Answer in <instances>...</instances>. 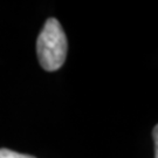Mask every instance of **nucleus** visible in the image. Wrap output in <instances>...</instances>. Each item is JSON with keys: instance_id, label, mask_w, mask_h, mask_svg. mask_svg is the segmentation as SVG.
Wrapping results in <instances>:
<instances>
[{"instance_id": "obj_1", "label": "nucleus", "mask_w": 158, "mask_h": 158, "mask_svg": "<svg viewBox=\"0 0 158 158\" xmlns=\"http://www.w3.org/2000/svg\"><path fill=\"white\" fill-rule=\"evenodd\" d=\"M67 51V36L61 23L55 18H49L36 41V53L40 66L47 72L60 69L66 61Z\"/></svg>"}, {"instance_id": "obj_2", "label": "nucleus", "mask_w": 158, "mask_h": 158, "mask_svg": "<svg viewBox=\"0 0 158 158\" xmlns=\"http://www.w3.org/2000/svg\"><path fill=\"white\" fill-rule=\"evenodd\" d=\"M0 158H36L34 156L25 155V153L15 152L10 149H0Z\"/></svg>"}, {"instance_id": "obj_3", "label": "nucleus", "mask_w": 158, "mask_h": 158, "mask_svg": "<svg viewBox=\"0 0 158 158\" xmlns=\"http://www.w3.org/2000/svg\"><path fill=\"white\" fill-rule=\"evenodd\" d=\"M153 139H155V158H158V127L156 125L153 129Z\"/></svg>"}]
</instances>
